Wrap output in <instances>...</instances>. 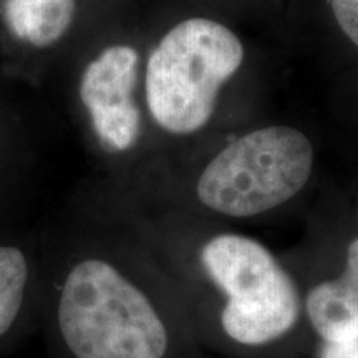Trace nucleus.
I'll return each instance as SVG.
<instances>
[{"label": "nucleus", "instance_id": "1", "mask_svg": "<svg viewBox=\"0 0 358 358\" xmlns=\"http://www.w3.org/2000/svg\"><path fill=\"white\" fill-rule=\"evenodd\" d=\"M203 348L232 358H297L308 342L297 280L254 237L216 231L159 250Z\"/></svg>", "mask_w": 358, "mask_h": 358}, {"label": "nucleus", "instance_id": "2", "mask_svg": "<svg viewBox=\"0 0 358 358\" xmlns=\"http://www.w3.org/2000/svg\"><path fill=\"white\" fill-rule=\"evenodd\" d=\"M57 325L71 358H203L168 267L141 282L110 259H80L62 284Z\"/></svg>", "mask_w": 358, "mask_h": 358}, {"label": "nucleus", "instance_id": "3", "mask_svg": "<svg viewBox=\"0 0 358 358\" xmlns=\"http://www.w3.org/2000/svg\"><path fill=\"white\" fill-rule=\"evenodd\" d=\"M243 60L241 40L219 22L189 19L173 27L146 66V101L155 122L171 134L199 131Z\"/></svg>", "mask_w": 358, "mask_h": 358}, {"label": "nucleus", "instance_id": "4", "mask_svg": "<svg viewBox=\"0 0 358 358\" xmlns=\"http://www.w3.org/2000/svg\"><path fill=\"white\" fill-rule=\"evenodd\" d=\"M313 159L312 143L299 129H254L224 146L201 169L196 198L217 216H262L301 194L312 176Z\"/></svg>", "mask_w": 358, "mask_h": 358}, {"label": "nucleus", "instance_id": "5", "mask_svg": "<svg viewBox=\"0 0 358 358\" xmlns=\"http://www.w3.org/2000/svg\"><path fill=\"white\" fill-rule=\"evenodd\" d=\"M138 62L133 47L113 45L83 71L80 98L100 145L110 153L128 151L140 138L141 115L133 100Z\"/></svg>", "mask_w": 358, "mask_h": 358}, {"label": "nucleus", "instance_id": "6", "mask_svg": "<svg viewBox=\"0 0 358 358\" xmlns=\"http://www.w3.org/2000/svg\"><path fill=\"white\" fill-rule=\"evenodd\" d=\"M297 280L310 334L319 343H340L358 335V237L343 250L342 271L327 274L317 268L285 264Z\"/></svg>", "mask_w": 358, "mask_h": 358}, {"label": "nucleus", "instance_id": "7", "mask_svg": "<svg viewBox=\"0 0 358 358\" xmlns=\"http://www.w3.org/2000/svg\"><path fill=\"white\" fill-rule=\"evenodd\" d=\"M6 17L17 38L47 48L70 29L75 0H8Z\"/></svg>", "mask_w": 358, "mask_h": 358}, {"label": "nucleus", "instance_id": "8", "mask_svg": "<svg viewBox=\"0 0 358 358\" xmlns=\"http://www.w3.org/2000/svg\"><path fill=\"white\" fill-rule=\"evenodd\" d=\"M29 267L17 248H0V337L13 325L24 302Z\"/></svg>", "mask_w": 358, "mask_h": 358}, {"label": "nucleus", "instance_id": "9", "mask_svg": "<svg viewBox=\"0 0 358 358\" xmlns=\"http://www.w3.org/2000/svg\"><path fill=\"white\" fill-rule=\"evenodd\" d=\"M330 3L343 35L358 48V0H330Z\"/></svg>", "mask_w": 358, "mask_h": 358}, {"label": "nucleus", "instance_id": "10", "mask_svg": "<svg viewBox=\"0 0 358 358\" xmlns=\"http://www.w3.org/2000/svg\"><path fill=\"white\" fill-rule=\"evenodd\" d=\"M319 345V358H358V335L347 342Z\"/></svg>", "mask_w": 358, "mask_h": 358}]
</instances>
